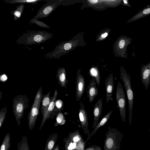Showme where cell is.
<instances>
[{"label":"cell","instance_id":"obj_1","mask_svg":"<svg viewBox=\"0 0 150 150\" xmlns=\"http://www.w3.org/2000/svg\"><path fill=\"white\" fill-rule=\"evenodd\" d=\"M52 33L45 31H27L17 39L16 42L24 45L40 44L52 38Z\"/></svg>","mask_w":150,"mask_h":150},{"label":"cell","instance_id":"obj_2","mask_svg":"<svg viewBox=\"0 0 150 150\" xmlns=\"http://www.w3.org/2000/svg\"><path fill=\"white\" fill-rule=\"evenodd\" d=\"M29 99L26 95H19L15 97L13 100V112L19 126L21 119L23 117L24 110L28 108Z\"/></svg>","mask_w":150,"mask_h":150},{"label":"cell","instance_id":"obj_3","mask_svg":"<svg viewBox=\"0 0 150 150\" xmlns=\"http://www.w3.org/2000/svg\"><path fill=\"white\" fill-rule=\"evenodd\" d=\"M120 78L123 83L127 94L129 112V124L130 125L132 123L134 102L133 93L131 87V77L122 67H121L120 69Z\"/></svg>","mask_w":150,"mask_h":150},{"label":"cell","instance_id":"obj_4","mask_svg":"<svg viewBox=\"0 0 150 150\" xmlns=\"http://www.w3.org/2000/svg\"><path fill=\"white\" fill-rule=\"evenodd\" d=\"M45 95L43 94L42 88L41 86L36 93L33 103L28 115V128L30 130H32L34 128L39 114L40 103Z\"/></svg>","mask_w":150,"mask_h":150},{"label":"cell","instance_id":"obj_5","mask_svg":"<svg viewBox=\"0 0 150 150\" xmlns=\"http://www.w3.org/2000/svg\"><path fill=\"white\" fill-rule=\"evenodd\" d=\"M60 2L58 0H47L46 2L38 10L32 19L38 20L47 17L56 8Z\"/></svg>","mask_w":150,"mask_h":150},{"label":"cell","instance_id":"obj_6","mask_svg":"<svg viewBox=\"0 0 150 150\" xmlns=\"http://www.w3.org/2000/svg\"><path fill=\"white\" fill-rule=\"evenodd\" d=\"M116 100L122 120L125 122L126 119V100L125 92L121 83L118 81L116 93Z\"/></svg>","mask_w":150,"mask_h":150},{"label":"cell","instance_id":"obj_7","mask_svg":"<svg viewBox=\"0 0 150 150\" xmlns=\"http://www.w3.org/2000/svg\"><path fill=\"white\" fill-rule=\"evenodd\" d=\"M85 83L84 76L80 69H78L76 81V99L79 101L84 92Z\"/></svg>","mask_w":150,"mask_h":150},{"label":"cell","instance_id":"obj_8","mask_svg":"<svg viewBox=\"0 0 150 150\" xmlns=\"http://www.w3.org/2000/svg\"><path fill=\"white\" fill-rule=\"evenodd\" d=\"M58 92L56 89L53 96L51 98V102L47 108L44 112L42 114V119L39 128V131H40L45 124L46 121L48 119L52 118V115L53 111L55 102L56 100Z\"/></svg>","mask_w":150,"mask_h":150},{"label":"cell","instance_id":"obj_9","mask_svg":"<svg viewBox=\"0 0 150 150\" xmlns=\"http://www.w3.org/2000/svg\"><path fill=\"white\" fill-rule=\"evenodd\" d=\"M140 75L142 83L147 90L150 84V63L142 65L140 69Z\"/></svg>","mask_w":150,"mask_h":150},{"label":"cell","instance_id":"obj_10","mask_svg":"<svg viewBox=\"0 0 150 150\" xmlns=\"http://www.w3.org/2000/svg\"><path fill=\"white\" fill-rule=\"evenodd\" d=\"M105 85L106 91V103H108L111 99L113 92L114 82L112 74L110 73L105 79Z\"/></svg>","mask_w":150,"mask_h":150},{"label":"cell","instance_id":"obj_11","mask_svg":"<svg viewBox=\"0 0 150 150\" xmlns=\"http://www.w3.org/2000/svg\"><path fill=\"white\" fill-rule=\"evenodd\" d=\"M95 79L93 78L90 81L87 88V94L90 103L92 102L98 93V89L96 86Z\"/></svg>","mask_w":150,"mask_h":150},{"label":"cell","instance_id":"obj_12","mask_svg":"<svg viewBox=\"0 0 150 150\" xmlns=\"http://www.w3.org/2000/svg\"><path fill=\"white\" fill-rule=\"evenodd\" d=\"M102 108V100L99 99L95 105L93 109L94 120L92 127H96L98 124V121L101 114Z\"/></svg>","mask_w":150,"mask_h":150},{"label":"cell","instance_id":"obj_13","mask_svg":"<svg viewBox=\"0 0 150 150\" xmlns=\"http://www.w3.org/2000/svg\"><path fill=\"white\" fill-rule=\"evenodd\" d=\"M56 76L60 86L66 88L67 77L65 69L62 67L59 68L57 71Z\"/></svg>","mask_w":150,"mask_h":150},{"label":"cell","instance_id":"obj_14","mask_svg":"<svg viewBox=\"0 0 150 150\" xmlns=\"http://www.w3.org/2000/svg\"><path fill=\"white\" fill-rule=\"evenodd\" d=\"M150 14V5H148L139 11L127 21L129 23L146 16Z\"/></svg>","mask_w":150,"mask_h":150},{"label":"cell","instance_id":"obj_15","mask_svg":"<svg viewBox=\"0 0 150 150\" xmlns=\"http://www.w3.org/2000/svg\"><path fill=\"white\" fill-rule=\"evenodd\" d=\"M79 104V116L80 120L82 126H87L88 125V119L86 112L82 101L80 102Z\"/></svg>","mask_w":150,"mask_h":150},{"label":"cell","instance_id":"obj_16","mask_svg":"<svg viewBox=\"0 0 150 150\" xmlns=\"http://www.w3.org/2000/svg\"><path fill=\"white\" fill-rule=\"evenodd\" d=\"M58 138L57 133L50 135L46 140L45 150H53Z\"/></svg>","mask_w":150,"mask_h":150},{"label":"cell","instance_id":"obj_17","mask_svg":"<svg viewBox=\"0 0 150 150\" xmlns=\"http://www.w3.org/2000/svg\"><path fill=\"white\" fill-rule=\"evenodd\" d=\"M24 7V4H20L14 10L11 11V14L14 16V20H17L19 18L23 12Z\"/></svg>","mask_w":150,"mask_h":150},{"label":"cell","instance_id":"obj_18","mask_svg":"<svg viewBox=\"0 0 150 150\" xmlns=\"http://www.w3.org/2000/svg\"><path fill=\"white\" fill-rule=\"evenodd\" d=\"M51 100L50 97V91L45 95L42 99L41 107V112L42 113L49 105Z\"/></svg>","mask_w":150,"mask_h":150},{"label":"cell","instance_id":"obj_19","mask_svg":"<svg viewBox=\"0 0 150 150\" xmlns=\"http://www.w3.org/2000/svg\"><path fill=\"white\" fill-rule=\"evenodd\" d=\"M44 0H4V1L5 3L9 4H30L32 5L36 4L37 3L40 1H46Z\"/></svg>","mask_w":150,"mask_h":150},{"label":"cell","instance_id":"obj_20","mask_svg":"<svg viewBox=\"0 0 150 150\" xmlns=\"http://www.w3.org/2000/svg\"><path fill=\"white\" fill-rule=\"evenodd\" d=\"M18 150H30L28 140L26 136H23L19 142L17 143Z\"/></svg>","mask_w":150,"mask_h":150},{"label":"cell","instance_id":"obj_21","mask_svg":"<svg viewBox=\"0 0 150 150\" xmlns=\"http://www.w3.org/2000/svg\"><path fill=\"white\" fill-rule=\"evenodd\" d=\"M63 108L64 103L60 99L56 100L51 118L53 119L56 115L58 114L63 110Z\"/></svg>","mask_w":150,"mask_h":150},{"label":"cell","instance_id":"obj_22","mask_svg":"<svg viewBox=\"0 0 150 150\" xmlns=\"http://www.w3.org/2000/svg\"><path fill=\"white\" fill-rule=\"evenodd\" d=\"M89 73L91 76L95 79L96 84L99 86L100 83V76L98 70L96 68L92 67L90 69Z\"/></svg>","mask_w":150,"mask_h":150},{"label":"cell","instance_id":"obj_23","mask_svg":"<svg viewBox=\"0 0 150 150\" xmlns=\"http://www.w3.org/2000/svg\"><path fill=\"white\" fill-rule=\"evenodd\" d=\"M11 146L10 136L9 133L6 134L0 147V150H9Z\"/></svg>","mask_w":150,"mask_h":150},{"label":"cell","instance_id":"obj_24","mask_svg":"<svg viewBox=\"0 0 150 150\" xmlns=\"http://www.w3.org/2000/svg\"><path fill=\"white\" fill-rule=\"evenodd\" d=\"M112 113V111L110 110L103 117L100 122L96 127L95 129L91 133V135H93L94 134L98 128L104 125L108 121Z\"/></svg>","mask_w":150,"mask_h":150},{"label":"cell","instance_id":"obj_25","mask_svg":"<svg viewBox=\"0 0 150 150\" xmlns=\"http://www.w3.org/2000/svg\"><path fill=\"white\" fill-rule=\"evenodd\" d=\"M34 23L42 28H50V27L46 23L42 21H39L38 20L31 19L28 22V24L30 25H32Z\"/></svg>","mask_w":150,"mask_h":150},{"label":"cell","instance_id":"obj_26","mask_svg":"<svg viewBox=\"0 0 150 150\" xmlns=\"http://www.w3.org/2000/svg\"><path fill=\"white\" fill-rule=\"evenodd\" d=\"M7 110V107H4L0 111V128L2 126L5 120Z\"/></svg>","mask_w":150,"mask_h":150},{"label":"cell","instance_id":"obj_27","mask_svg":"<svg viewBox=\"0 0 150 150\" xmlns=\"http://www.w3.org/2000/svg\"><path fill=\"white\" fill-rule=\"evenodd\" d=\"M56 120V122L54 125L55 127L59 125H61L63 124L65 121L63 114L61 112L58 114Z\"/></svg>","mask_w":150,"mask_h":150},{"label":"cell","instance_id":"obj_28","mask_svg":"<svg viewBox=\"0 0 150 150\" xmlns=\"http://www.w3.org/2000/svg\"><path fill=\"white\" fill-rule=\"evenodd\" d=\"M113 144L114 142L112 139L109 138L107 139L106 142V145L108 149H111L113 146Z\"/></svg>","mask_w":150,"mask_h":150},{"label":"cell","instance_id":"obj_29","mask_svg":"<svg viewBox=\"0 0 150 150\" xmlns=\"http://www.w3.org/2000/svg\"><path fill=\"white\" fill-rule=\"evenodd\" d=\"M62 47H63L64 50H67L70 49L71 47V45L69 43H66L64 44L63 46Z\"/></svg>","mask_w":150,"mask_h":150},{"label":"cell","instance_id":"obj_30","mask_svg":"<svg viewBox=\"0 0 150 150\" xmlns=\"http://www.w3.org/2000/svg\"><path fill=\"white\" fill-rule=\"evenodd\" d=\"M7 77L5 74H3L1 76L0 79L1 81H4L7 79Z\"/></svg>","mask_w":150,"mask_h":150},{"label":"cell","instance_id":"obj_31","mask_svg":"<svg viewBox=\"0 0 150 150\" xmlns=\"http://www.w3.org/2000/svg\"><path fill=\"white\" fill-rule=\"evenodd\" d=\"M123 4L126 6L129 7H131L132 6L130 5L128 3V1L127 0H123Z\"/></svg>","mask_w":150,"mask_h":150},{"label":"cell","instance_id":"obj_32","mask_svg":"<svg viewBox=\"0 0 150 150\" xmlns=\"http://www.w3.org/2000/svg\"><path fill=\"white\" fill-rule=\"evenodd\" d=\"M53 150H59V145L57 144V145L55 146Z\"/></svg>","mask_w":150,"mask_h":150},{"label":"cell","instance_id":"obj_33","mask_svg":"<svg viewBox=\"0 0 150 150\" xmlns=\"http://www.w3.org/2000/svg\"><path fill=\"white\" fill-rule=\"evenodd\" d=\"M79 140V138L78 137H74L73 139V140L74 142H77Z\"/></svg>","mask_w":150,"mask_h":150},{"label":"cell","instance_id":"obj_34","mask_svg":"<svg viewBox=\"0 0 150 150\" xmlns=\"http://www.w3.org/2000/svg\"><path fill=\"white\" fill-rule=\"evenodd\" d=\"M88 1H89L91 3H95L97 2L98 1V0H88Z\"/></svg>","mask_w":150,"mask_h":150},{"label":"cell","instance_id":"obj_35","mask_svg":"<svg viewBox=\"0 0 150 150\" xmlns=\"http://www.w3.org/2000/svg\"><path fill=\"white\" fill-rule=\"evenodd\" d=\"M108 35V33H106L103 34L101 35V36L103 38L106 37Z\"/></svg>","mask_w":150,"mask_h":150},{"label":"cell","instance_id":"obj_36","mask_svg":"<svg viewBox=\"0 0 150 150\" xmlns=\"http://www.w3.org/2000/svg\"><path fill=\"white\" fill-rule=\"evenodd\" d=\"M76 144L75 142H74L73 143L72 146L73 149H74L76 148Z\"/></svg>","mask_w":150,"mask_h":150},{"label":"cell","instance_id":"obj_37","mask_svg":"<svg viewBox=\"0 0 150 150\" xmlns=\"http://www.w3.org/2000/svg\"><path fill=\"white\" fill-rule=\"evenodd\" d=\"M0 101L1 100V98L2 97V93L1 92V91H0Z\"/></svg>","mask_w":150,"mask_h":150},{"label":"cell","instance_id":"obj_38","mask_svg":"<svg viewBox=\"0 0 150 150\" xmlns=\"http://www.w3.org/2000/svg\"><path fill=\"white\" fill-rule=\"evenodd\" d=\"M149 132L150 133V129H149Z\"/></svg>","mask_w":150,"mask_h":150},{"label":"cell","instance_id":"obj_39","mask_svg":"<svg viewBox=\"0 0 150 150\" xmlns=\"http://www.w3.org/2000/svg\"><path fill=\"white\" fill-rule=\"evenodd\" d=\"M12 150V149H11V150Z\"/></svg>","mask_w":150,"mask_h":150}]
</instances>
